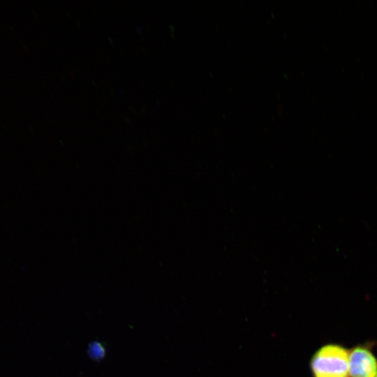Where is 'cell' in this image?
<instances>
[{
    "instance_id": "1",
    "label": "cell",
    "mask_w": 377,
    "mask_h": 377,
    "mask_svg": "<svg viewBox=\"0 0 377 377\" xmlns=\"http://www.w3.org/2000/svg\"><path fill=\"white\" fill-rule=\"evenodd\" d=\"M349 349L337 343L320 346L312 355L310 369L313 377H349Z\"/></svg>"
},
{
    "instance_id": "2",
    "label": "cell",
    "mask_w": 377,
    "mask_h": 377,
    "mask_svg": "<svg viewBox=\"0 0 377 377\" xmlns=\"http://www.w3.org/2000/svg\"><path fill=\"white\" fill-rule=\"evenodd\" d=\"M371 343L365 342L349 349V377H376L377 376V357Z\"/></svg>"
},
{
    "instance_id": "3",
    "label": "cell",
    "mask_w": 377,
    "mask_h": 377,
    "mask_svg": "<svg viewBox=\"0 0 377 377\" xmlns=\"http://www.w3.org/2000/svg\"><path fill=\"white\" fill-rule=\"evenodd\" d=\"M89 355L95 360H100L103 358L105 350L103 346L98 341L92 342L88 349Z\"/></svg>"
},
{
    "instance_id": "4",
    "label": "cell",
    "mask_w": 377,
    "mask_h": 377,
    "mask_svg": "<svg viewBox=\"0 0 377 377\" xmlns=\"http://www.w3.org/2000/svg\"><path fill=\"white\" fill-rule=\"evenodd\" d=\"M376 377H377V376Z\"/></svg>"
}]
</instances>
